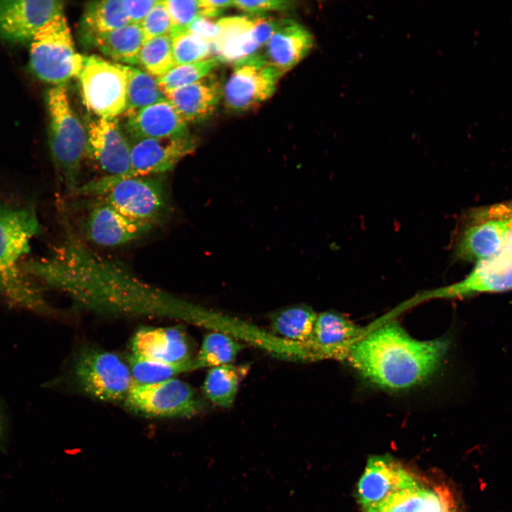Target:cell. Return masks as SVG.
Segmentation results:
<instances>
[{
    "instance_id": "obj_1",
    "label": "cell",
    "mask_w": 512,
    "mask_h": 512,
    "mask_svg": "<svg viewBox=\"0 0 512 512\" xmlns=\"http://www.w3.org/2000/svg\"><path fill=\"white\" fill-rule=\"evenodd\" d=\"M444 339L420 341L397 322L373 329L352 348L346 361L365 379L388 390L421 384L439 368L447 351Z\"/></svg>"
},
{
    "instance_id": "obj_2",
    "label": "cell",
    "mask_w": 512,
    "mask_h": 512,
    "mask_svg": "<svg viewBox=\"0 0 512 512\" xmlns=\"http://www.w3.org/2000/svg\"><path fill=\"white\" fill-rule=\"evenodd\" d=\"M41 230L33 208L0 205V295L12 303L34 309L40 308L43 301L23 262Z\"/></svg>"
},
{
    "instance_id": "obj_3",
    "label": "cell",
    "mask_w": 512,
    "mask_h": 512,
    "mask_svg": "<svg viewBox=\"0 0 512 512\" xmlns=\"http://www.w3.org/2000/svg\"><path fill=\"white\" fill-rule=\"evenodd\" d=\"M75 193L104 200L124 215L158 225L170 216L164 176H105L80 186Z\"/></svg>"
},
{
    "instance_id": "obj_4",
    "label": "cell",
    "mask_w": 512,
    "mask_h": 512,
    "mask_svg": "<svg viewBox=\"0 0 512 512\" xmlns=\"http://www.w3.org/2000/svg\"><path fill=\"white\" fill-rule=\"evenodd\" d=\"M49 117V146L59 178L65 188L75 193L85 159L87 134L73 110L64 85L49 89L46 97Z\"/></svg>"
},
{
    "instance_id": "obj_5",
    "label": "cell",
    "mask_w": 512,
    "mask_h": 512,
    "mask_svg": "<svg viewBox=\"0 0 512 512\" xmlns=\"http://www.w3.org/2000/svg\"><path fill=\"white\" fill-rule=\"evenodd\" d=\"M84 58L75 48L63 14L38 28L30 41L31 70L40 80L55 86L78 77Z\"/></svg>"
},
{
    "instance_id": "obj_6",
    "label": "cell",
    "mask_w": 512,
    "mask_h": 512,
    "mask_svg": "<svg viewBox=\"0 0 512 512\" xmlns=\"http://www.w3.org/2000/svg\"><path fill=\"white\" fill-rule=\"evenodd\" d=\"M79 80L82 102L97 117L113 119L127 107V78L119 63L100 56H85Z\"/></svg>"
},
{
    "instance_id": "obj_7",
    "label": "cell",
    "mask_w": 512,
    "mask_h": 512,
    "mask_svg": "<svg viewBox=\"0 0 512 512\" xmlns=\"http://www.w3.org/2000/svg\"><path fill=\"white\" fill-rule=\"evenodd\" d=\"M75 375L81 388L98 400H125L134 382L129 368L114 353L85 348L75 364Z\"/></svg>"
},
{
    "instance_id": "obj_8",
    "label": "cell",
    "mask_w": 512,
    "mask_h": 512,
    "mask_svg": "<svg viewBox=\"0 0 512 512\" xmlns=\"http://www.w3.org/2000/svg\"><path fill=\"white\" fill-rule=\"evenodd\" d=\"M454 246L456 258L477 262L495 255L512 228V202L469 215Z\"/></svg>"
},
{
    "instance_id": "obj_9",
    "label": "cell",
    "mask_w": 512,
    "mask_h": 512,
    "mask_svg": "<svg viewBox=\"0 0 512 512\" xmlns=\"http://www.w3.org/2000/svg\"><path fill=\"white\" fill-rule=\"evenodd\" d=\"M125 402L131 410L154 417H188L203 408L192 387L174 378L146 384L134 381Z\"/></svg>"
},
{
    "instance_id": "obj_10",
    "label": "cell",
    "mask_w": 512,
    "mask_h": 512,
    "mask_svg": "<svg viewBox=\"0 0 512 512\" xmlns=\"http://www.w3.org/2000/svg\"><path fill=\"white\" fill-rule=\"evenodd\" d=\"M282 75L258 52L235 63L223 89L226 107L237 112L255 107L273 95Z\"/></svg>"
},
{
    "instance_id": "obj_11",
    "label": "cell",
    "mask_w": 512,
    "mask_h": 512,
    "mask_svg": "<svg viewBox=\"0 0 512 512\" xmlns=\"http://www.w3.org/2000/svg\"><path fill=\"white\" fill-rule=\"evenodd\" d=\"M512 290V236L493 256L476 262L471 272L454 284L427 291L412 298L411 302L434 298H457L480 293Z\"/></svg>"
},
{
    "instance_id": "obj_12",
    "label": "cell",
    "mask_w": 512,
    "mask_h": 512,
    "mask_svg": "<svg viewBox=\"0 0 512 512\" xmlns=\"http://www.w3.org/2000/svg\"><path fill=\"white\" fill-rule=\"evenodd\" d=\"M85 158L106 176L128 177L130 174V145L117 118H91L86 126Z\"/></svg>"
},
{
    "instance_id": "obj_13",
    "label": "cell",
    "mask_w": 512,
    "mask_h": 512,
    "mask_svg": "<svg viewBox=\"0 0 512 512\" xmlns=\"http://www.w3.org/2000/svg\"><path fill=\"white\" fill-rule=\"evenodd\" d=\"M83 221L85 236L90 242L103 247L129 244L147 235L154 227L131 218L104 200L93 198Z\"/></svg>"
},
{
    "instance_id": "obj_14",
    "label": "cell",
    "mask_w": 512,
    "mask_h": 512,
    "mask_svg": "<svg viewBox=\"0 0 512 512\" xmlns=\"http://www.w3.org/2000/svg\"><path fill=\"white\" fill-rule=\"evenodd\" d=\"M130 145L129 176H164L171 171L196 147L189 134L169 138L129 139Z\"/></svg>"
},
{
    "instance_id": "obj_15",
    "label": "cell",
    "mask_w": 512,
    "mask_h": 512,
    "mask_svg": "<svg viewBox=\"0 0 512 512\" xmlns=\"http://www.w3.org/2000/svg\"><path fill=\"white\" fill-rule=\"evenodd\" d=\"M419 484L392 457L373 456L369 458L358 484L359 503L365 512L371 511L395 494Z\"/></svg>"
},
{
    "instance_id": "obj_16",
    "label": "cell",
    "mask_w": 512,
    "mask_h": 512,
    "mask_svg": "<svg viewBox=\"0 0 512 512\" xmlns=\"http://www.w3.org/2000/svg\"><path fill=\"white\" fill-rule=\"evenodd\" d=\"M64 6L58 0L0 1V38L12 43H30L38 28L63 14Z\"/></svg>"
},
{
    "instance_id": "obj_17",
    "label": "cell",
    "mask_w": 512,
    "mask_h": 512,
    "mask_svg": "<svg viewBox=\"0 0 512 512\" xmlns=\"http://www.w3.org/2000/svg\"><path fill=\"white\" fill-rule=\"evenodd\" d=\"M369 331L342 315L328 311L317 315L310 347L312 358L346 361L353 346Z\"/></svg>"
},
{
    "instance_id": "obj_18",
    "label": "cell",
    "mask_w": 512,
    "mask_h": 512,
    "mask_svg": "<svg viewBox=\"0 0 512 512\" xmlns=\"http://www.w3.org/2000/svg\"><path fill=\"white\" fill-rule=\"evenodd\" d=\"M313 46V36L305 27L292 19L282 18L261 54L284 75L301 62Z\"/></svg>"
},
{
    "instance_id": "obj_19",
    "label": "cell",
    "mask_w": 512,
    "mask_h": 512,
    "mask_svg": "<svg viewBox=\"0 0 512 512\" xmlns=\"http://www.w3.org/2000/svg\"><path fill=\"white\" fill-rule=\"evenodd\" d=\"M132 351L138 356L159 362L192 364L187 338L177 327L139 330L132 340Z\"/></svg>"
},
{
    "instance_id": "obj_20",
    "label": "cell",
    "mask_w": 512,
    "mask_h": 512,
    "mask_svg": "<svg viewBox=\"0 0 512 512\" xmlns=\"http://www.w3.org/2000/svg\"><path fill=\"white\" fill-rule=\"evenodd\" d=\"M122 127L128 139L169 138L189 134L187 123L166 99L124 115Z\"/></svg>"
},
{
    "instance_id": "obj_21",
    "label": "cell",
    "mask_w": 512,
    "mask_h": 512,
    "mask_svg": "<svg viewBox=\"0 0 512 512\" xmlns=\"http://www.w3.org/2000/svg\"><path fill=\"white\" fill-rule=\"evenodd\" d=\"M164 94L186 123L199 122L214 112L223 96V88L218 78L211 73L199 81Z\"/></svg>"
},
{
    "instance_id": "obj_22",
    "label": "cell",
    "mask_w": 512,
    "mask_h": 512,
    "mask_svg": "<svg viewBox=\"0 0 512 512\" xmlns=\"http://www.w3.org/2000/svg\"><path fill=\"white\" fill-rule=\"evenodd\" d=\"M218 34L212 43L215 57L222 63H235L260 48L254 33L252 18L233 16L218 20Z\"/></svg>"
},
{
    "instance_id": "obj_23",
    "label": "cell",
    "mask_w": 512,
    "mask_h": 512,
    "mask_svg": "<svg viewBox=\"0 0 512 512\" xmlns=\"http://www.w3.org/2000/svg\"><path fill=\"white\" fill-rule=\"evenodd\" d=\"M454 502L444 486L433 489L420 484L402 491L376 508L366 512H455Z\"/></svg>"
},
{
    "instance_id": "obj_24",
    "label": "cell",
    "mask_w": 512,
    "mask_h": 512,
    "mask_svg": "<svg viewBox=\"0 0 512 512\" xmlns=\"http://www.w3.org/2000/svg\"><path fill=\"white\" fill-rule=\"evenodd\" d=\"M89 42L112 60L132 66L139 63L144 37L140 24L129 23L97 35Z\"/></svg>"
},
{
    "instance_id": "obj_25",
    "label": "cell",
    "mask_w": 512,
    "mask_h": 512,
    "mask_svg": "<svg viewBox=\"0 0 512 512\" xmlns=\"http://www.w3.org/2000/svg\"><path fill=\"white\" fill-rule=\"evenodd\" d=\"M130 23L122 0L88 2L82 17L81 28L90 41L97 35L108 33Z\"/></svg>"
},
{
    "instance_id": "obj_26",
    "label": "cell",
    "mask_w": 512,
    "mask_h": 512,
    "mask_svg": "<svg viewBox=\"0 0 512 512\" xmlns=\"http://www.w3.org/2000/svg\"><path fill=\"white\" fill-rule=\"evenodd\" d=\"M317 315L311 307L295 305L274 313L270 319L271 327L279 336L307 346L312 338Z\"/></svg>"
},
{
    "instance_id": "obj_27",
    "label": "cell",
    "mask_w": 512,
    "mask_h": 512,
    "mask_svg": "<svg viewBox=\"0 0 512 512\" xmlns=\"http://www.w3.org/2000/svg\"><path fill=\"white\" fill-rule=\"evenodd\" d=\"M119 64L127 78V107L124 116L166 100L156 78L133 66Z\"/></svg>"
},
{
    "instance_id": "obj_28",
    "label": "cell",
    "mask_w": 512,
    "mask_h": 512,
    "mask_svg": "<svg viewBox=\"0 0 512 512\" xmlns=\"http://www.w3.org/2000/svg\"><path fill=\"white\" fill-rule=\"evenodd\" d=\"M243 346L223 333L212 332L207 334L194 359L192 370L214 368L231 363Z\"/></svg>"
},
{
    "instance_id": "obj_29",
    "label": "cell",
    "mask_w": 512,
    "mask_h": 512,
    "mask_svg": "<svg viewBox=\"0 0 512 512\" xmlns=\"http://www.w3.org/2000/svg\"><path fill=\"white\" fill-rule=\"evenodd\" d=\"M238 386V369L230 363L209 368L202 389L205 396L212 403L228 408L235 402Z\"/></svg>"
},
{
    "instance_id": "obj_30",
    "label": "cell",
    "mask_w": 512,
    "mask_h": 512,
    "mask_svg": "<svg viewBox=\"0 0 512 512\" xmlns=\"http://www.w3.org/2000/svg\"><path fill=\"white\" fill-rule=\"evenodd\" d=\"M138 65L156 78L164 75L175 67L171 35L145 41L139 53Z\"/></svg>"
},
{
    "instance_id": "obj_31",
    "label": "cell",
    "mask_w": 512,
    "mask_h": 512,
    "mask_svg": "<svg viewBox=\"0 0 512 512\" xmlns=\"http://www.w3.org/2000/svg\"><path fill=\"white\" fill-rule=\"evenodd\" d=\"M222 62L211 57L201 62L176 65L164 75L156 78L163 92L171 91L201 80L220 66Z\"/></svg>"
},
{
    "instance_id": "obj_32",
    "label": "cell",
    "mask_w": 512,
    "mask_h": 512,
    "mask_svg": "<svg viewBox=\"0 0 512 512\" xmlns=\"http://www.w3.org/2000/svg\"><path fill=\"white\" fill-rule=\"evenodd\" d=\"M129 369L133 380L138 383H154L173 378L181 373L192 370L189 364H172L144 358L132 353Z\"/></svg>"
},
{
    "instance_id": "obj_33",
    "label": "cell",
    "mask_w": 512,
    "mask_h": 512,
    "mask_svg": "<svg viewBox=\"0 0 512 512\" xmlns=\"http://www.w3.org/2000/svg\"><path fill=\"white\" fill-rule=\"evenodd\" d=\"M176 65L195 63L211 58L212 44L186 29L171 33Z\"/></svg>"
},
{
    "instance_id": "obj_34",
    "label": "cell",
    "mask_w": 512,
    "mask_h": 512,
    "mask_svg": "<svg viewBox=\"0 0 512 512\" xmlns=\"http://www.w3.org/2000/svg\"><path fill=\"white\" fill-rule=\"evenodd\" d=\"M144 42L151 38L171 35L173 24L163 1H159L140 23Z\"/></svg>"
},
{
    "instance_id": "obj_35",
    "label": "cell",
    "mask_w": 512,
    "mask_h": 512,
    "mask_svg": "<svg viewBox=\"0 0 512 512\" xmlns=\"http://www.w3.org/2000/svg\"><path fill=\"white\" fill-rule=\"evenodd\" d=\"M170 15L173 31L186 29L198 16L201 15L200 1L163 0Z\"/></svg>"
},
{
    "instance_id": "obj_36",
    "label": "cell",
    "mask_w": 512,
    "mask_h": 512,
    "mask_svg": "<svg viewBox=\"0 0 512 512\" xmlns=\"http://www.w3.org/2000/svg\"><path fill=\"white\" fill-rule=\"evenodd\" d=\"M293 1L282 0L233 1V6L255 16L274 11H285L294 6Z\"/></svg>"
},
{
    "instance_id": "obj_37",
    "label": "cell",
    "mask_w": 512,
    "mask_h": 512,
    "mask_svg": "<svg viewBox=\"0 0 512 512\" xmlns=\"http://www.w3.org/2000/svg\"><path fill=\"white\" fill-rule=\"evenodd\" d=\"M280 19L258 15L252 17L254 33L256 41L260 47H264L276 30Z\"/></svg>"
},
{
    "instance_id": "obj_38",
    "label": "cell",
    "mask_w": 512,
    "mask_h": 512,
    "mask_svg": "<svg viewBox=\"0 0 512 512\" xmlns=\"http://www.w3.org/2000/svg\"><path fill=\"white\" fill-rule=\"evenodd\" d=\"M158 0H122L130 23L140 24Z\"/></svg>"
},
{
    "instance_id": "obj_39",
    "label": "cell",
    "mask_w": 512,
    "mask_h": 512,
    "mask_svg": "<svg viewBox=\"0 0 512 512\" xmlns=\"http://www.w3.org/2000/svg\"><path fill=\"white\" fill-rule=\"evenodd\" d=\"M186 29L212 44L218 34V21L205 16H198Z\"/></svg>"
}]
</instances>
